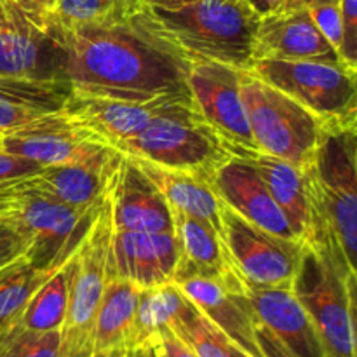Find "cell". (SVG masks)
I'll return each mask as SVG.
<instances>
[{"label": "cell", "instance_id": "1", "mask_svg": "<svg viewBox=\"0 0 357 357\" xmlns=\"http://www.w3.org/2000/svg\"><path fill=\"white\" fill-rule=\"evenodd\" d=\"M52 72L70 91L124 100L190 98L188 61L136 17L114 24L47 23Z\"/></svg>", "mask_w": 357, "mask_h": 357}, {"label": "cell", "instance_id": "2", "mask_svg": "<svg viewBox=\"0 0 357 357\" xmlns=\"http://www.w3.org/2000/svg\"><path fill=\"white\" fill-rule=\"evenodd\" d=\"M136 20L185 59L236 68L253 61L260 17L246 0H142Z\"/></svg>", "mask_w": 357, "mask_h": 357}, {"label": "cell", "instance_id": "3", "mask_svg": "<svg viewBox=\"0 0 357 357\" xmlns=\"http://www.w3.org/2000/svg\"><path fill=\"white\" fill-rule=\"evenodd\" d=\"M356 126H324L316 157L305 171L312 208V239L344 271L356 272Z\"/></svg>", "mask_w": 357, "mask_h": 357}, {"label": "cell", "instance_id": "4", "mask_svg": "<svg viewBox=\"0 0 357 357\" xmlns=\"http://www.w3.org/2000/svg\"><path fill=\"white\" fill-rule=\"evenodd\" d=\"M356 272L317 244H303L291 288L312 321L326 357H356Z\"/></svg>", "mask_w": 357, "mask_h": 357}, {"label": "cell", "instance_id": "5", "mask_svg": "<svg viewBox=\"0 0 357 357\" xmlns=\"http://www.w3.org/2000/svg\"><path fill=\"white\" fill-rule=\"evenodd\" d=\"M112 149L157 166L199 174L206 180L234 157L192 103L178 105L157 115L138 135L115 143Z\"/></svg>", "mask_w": 357, "mask_h": 357}, {"label": "cell", "instance_id": "6", "mask_svg": "<svg viewBox=\"0 0 357 357\" xmlns=\"http://www.w3.org/2000/svg\"><path fill=\"white\" fill-rule=\"evenodd\" d=\"M241 94L258 150L307 169L316 157L326 124L248 70H241Z\"/></svg>", "mask_w": 357, "mask_h": 357}, {"label": "cell", "instance_id": "7", "mask_svg": "<svg viewBox=\"0 0 357 357\" xmlns=\"http://www.w3.org/2000/svg\"><path fill=\"white\" fill-rule=\"evenodd\" d=\"M110 199H105L80 237L72 258L68 305L59 330L61 357H93L94 321L108 282L112 239Z\"/></svg>", "mask_w": 357, "mask_h": 357}, {"label": "cell", "instance_id": "8", "mask_svg": "<svg viewBox=\"0 0 357 357\" xmlns=\"http://www.w3.org/2000/svg\"><path fill=\"white\" fill-rule=\"evenodd\" d=\"M244 70L291 96L326 126H357V68L317 59H253Z\"/></svg>", "mask_w": 357, "mask_h": 357}, {"label": "cell", "instance_id": "9", "mask_svg": "<svg viewBox=\"0 0 357 357\" xmlns=\"http://www.w3.org/2000/svg\"><path fill=\"white\" fill-rule=\"evenodd\" d=\"M30 178L0 190V218L26 237L31 264L45 267L75 250L101 204L91 211L70 208Z\"/></svg>", "mask_w": 357, "mask_h": 357}, {"label": "cell", "instance_id": "10", "mask_svg": "<svg viewBox=\"0 0 357 357\" xmlns=\"http://www.w3.org/2000/svg\"><path fill=\"white\" fill-rule=\"evenodd\" d=\"M187 86L195 112L234 157L248 159L260 152L241 94V68L208 59H188Z\"/></svg>", "mask_w": 357, "mask_h": 357}, {"label": "cell", "instance_id": "11", "mask_svg": "<svg viewBox=\"0 0 357 357\" xmlns=\"http://www.w3.org/2000/svg\"><path fill=\"white\" fill-rule=\"evenodd\" d=\"M222 237L237 271L248 284H291L303 244L274 236L222 206Z\"/></svg>", "mask_w": 357, "mask_h": 357}, {"label": "cell", "instance_id": "12", "mask_svg": "<svg viewBox=\"0 0 357 357\" xmlns=\"http://www.w3.org/2000/svg\"><path fill=\"white\" fill-rule=\"evenodd\" d=\"M108 143L63 112L45 115L24 128L2 135L0 149L40 167L80 162L108 149Z\"/></svg>", "mask_w": 357, "mask_h": 357}, {"label": "cell", "instance_id": "13", "mask_svg": "<svg viewBox=\"0 0 357 357\" xmlns=\"http://www.w3.org/2000/svg\"><path fill=\"white\" fill-rule=\"evenodd\" d=\"M183 103H192V100L183 96L124 100V98L96 96V94L70 91L61 112L100 135L112 146L132 138L157 115Z\"/></svg>", "mask_w": 357, "mask_h": 357}, {"label": "cell", "instance_id": "14", "mask_svg": "<svg viewBox=\"0 0 357 357\" xmlns=\"http://www.w3.org/2000/svg\"><path fill=\"white\" fill-rule=\"evenodd\" d=\"M180 248L174 232L112 230L108 278L124 279L142 289L173 284Z\"/></svg>", "mask_w": 357, "mask_h": 357}, {"label": "cell", "instance_id": "15", "mask_svg": "<svg viewBox=\"0 0 357 357\" xmlns=\"http://www.w3.org/2000/svg\"><path fill=\"white\" fill-rule=\"evenodd\" d=\"M171 211L174 236L180 248V261L174 282L188 278H202L218 282L229 291L244 295L246 281L237 271L222 232L208 222L194 218L187 213L176 209Z\"/></svg>", "mask_w": 357, "mask_h": 357}, {"label": "cell", "instance_id": "16", "mask_svg": "<svg viewBox=\"0 0 357 357\" xmlns=\"http://www.w3.org/2000/svg\"><path fill=\"white\" fill-rule=\"evenodd\" d=\"M209 183L220 201L248 222L274 236L298 241L250 160L230 157L209 178Z\"/></svg>", "mask_w": 357, "mask_h": 357}, {"label": "cell", "instance_id": "17", "mask_svg": "<svg viewBox=\"0 0 357 357\" xmlns=\"http://www.w3.org/2000/svg\"><path fill=\"white\" fill-rule=\"evenodd\" d=\"M108 199L114 229L174 232L171 206L159 188L139 169L138 164L124 153L108 192Z\"/></svg>", "mask_w": 357, "mask_h": 357}, {"label": "cell", "instance_id": "18", "mask_svg": "<svg viewBox=\"0 0 357 357\" xmlns=\"http://www.w3.org/2000/svg\"><path fill=\"white\" fill-rule=\"evenodd\" d=\"M121 160L122 153L108 146L87 160L42 167L30 180L63 204L91 211L107 199Z\"/></svg>", "mask_w": 357, "mask_h": 357}, {"label": "cell", "instance_id": "19", "mask_svg": "<svg viewBox=\"0 0 357 357\" xmlns=\"http://www.w3.org/2000/svg\"><path fill=\"white\" fill-rule=\"evenodd\" d=\"M244 296L255 319L267 326L296 357H326L319 335L291 284L257 286L246 282Z\"/></svg>", "mask_w": 357, "mask_h": 357}, {"label": "cell", "instance_id": "20", "mask_svg": "<svg viewBox=\"0 0 357 357\" xmlns=\"http://www.w3.org/2000/svg\"><path fill=\"white\" fill-rule=\"evenodd\" d=\"M253 59H317L344 63L316 26L309 9L281 10L260 17L255 33Z\"/></svg>", "mask_w": 357, "mask_h": 357}, {"label": "cell", "instance_id": "21", "mask_svg": "<svg viewBox=\"0 0 357 357\" xmlns=\"http://www.w3.org/2000/svg\"><path fill=\"white\" fill-rule=\"evenodd\" d=\"M0 75L56 77L47 31L14 0H0Z\"/></svg>", "mask_w": 357, "mask_h": 357}, {"label": "cell", "instance_id": "22", "mask_svg": "<svg viewBox=\"0 0 357 357\" xmlns=\"http://www.w3.org/2000/svg\"><path fill=\"white\" fill-rule=\"evenodd\" d=\"M174 284L244 354L264 357L257 338V319L246 296L202 278L181 279Z\"/></svg>", "mask_w": 357, "mask_h": 357}, {"label": "cell", "instance_id": "23", "mask_svg": "<svg viewBox=\"0 0 357 357\" xmlns=\"http://www.w3.org/2000/svg\"><path fill=\"white\" fill-rule=\"evenodd\" d=\"M70 86L59 77L0 75V135L61 112Z\"/></svg>", "mask_w": 357, "mask_h": 357}, {"label": "cell", "instance_id": "24", "mask_svg": "<svg viewBox=\"0 0 357 357\" xmlns=\"http://www.w3.org/2000/svg\"><path fill=\"white\" fill-rule=\"evenodd\" d=\"M246 160L258 171L296 239L309 244L312 239V208L305 171L288 160L264 152H257Z\"/></svg>", "mask_w": 357, "mask_h": 357}, {"label": "cell", "instance_id": "25", "mask_svg": "<svg viewBox=\"0 0 357 357\" xmlns=\"http://www.w3.org/2000/svg\"><path fill=\"white\" fill-rule=\"evenodd\" d=\"M145 176L159 188L160 194L171 206V209L187 213L194 218L208 222L222 232V206L218 195L213 190L211 183L199 174L185 173V171L169 169V167L157 166L146 160L131 157Z\"/></svg>", "mask_w": 357, "mask_h": 357}, {"label": "cell", "instance_id": "26", "mask_svg": "<svg viewBox=\"0 0 357 357\" xmlns=\"http://www.w3.org/2000/svg\"><path fill=\"white\" fill-rule=\"evenodd\" d=\"M142 288L124 279L110 278L94 321V352L129 349L135 340V323Z\"/></svg>", "mask_w": 357, "mask_h": 357}, {"label": "cell", "instance_id": "27", "mask_svg": "<svg viewBox=\"0 0 357 357\" xmlns=\"http://www.w3.org/2000/svg\"><path fill=\"white\" fill-rule=\"evenodd\" d=\"M72 258L73 255L54 272L51 279H47L38 288V291L24 305L23 312H21L20 319H17V326L21 330L33 331V333L61 330V324L65 321L66 305H68Z\"/></svg>", "mask_w": 357, "mask_h": 357}, {"label": "cell", "instance_id": "28", "mask_svg": "<svg viewBox=\"0 0 357 357\" xmlns=\"http://www.w3.org/2000/svg\"><path fill=\"white\" fill-rule=\"evenodd\" d=\"M73 251L45 267H37L30 261H21L7 274H3L0 278V323H17L24 305L30 302L31 296L72 257Z\"/></svg>", "mask_w": 357, "mask_h": 357}, {"label": "cell", "instance_id": "29", "mask_svg": "<svg viewBox=\"0 0 357 357\" xmlns=\"http://www.w3.org/2000/svg\"><path fill=\"white\" fill-rule=\"evenodd\" d=\"M167 326L195 352L197 357H248L188 300Z\"/></svg>", "mask_w": 357, "mask_h": 357}, {"label": "cell", "instance_id": "30", "mask_svg": "<svg viewBox=\"0 0 357 357\" xmlns=\"http://www.w3.org/2000/svg\"><path fill=\"white\" fill-rule=\"evenodd\" d=\"M142 0H52L49 21L61 24H114L135 17Z\"/></svg>", "mask_w": 357, "mask_h": 357}, {"label": "cell", "instance_id": "31", "mask_svg": "<svg viewBox=\"0 0 357 357\" xmlns=\"http://www.w3.org/2000/svg\"><path fill=\"white\" fill-rule=\"evenodd\" d=\"M187 302L188 298L176 284L142 289L138 312H136L135 340L131 347L145 344L159 328L167 326L180 314Z\"/></svg>", "mask_w": 357, "mask_h": 357}, {"label": "cell", "instance_id": "32", "mask_svg": "<svg viewBox=\"0 0 357 357\" xmlns=\"http://www.w3.org/2000/svg\"><path fill=\"white\" fill-rule=\"evenodd\" d=\"M61 338L59 331H33L21 330L16 324L13 335L7 340L0 357H61Z\"/></svg>", "mask_w": 357, "mask_h": 357}, {"label": "cell", "instance_id": "33", "mask_svg": "<svg viewBox=\"0 0 357 357\" xmlns=\"http://www.w3.org/2000/svg\"><path fill=\"white\" fill-rule=\"evenodd\" d=\"M310 16H312L314 23L319 28L323 37L330 42L331 47L335 49L340 59L342 58V47H344V30H342V14L340 6L338 3H326V6H317L309 9ZM345 63V61H344Z\"/></svg>", "mask_w": 357, "mask_h": 357}, {"label": "cell", "instance_id": "34", "mask_svg": "<svg viewBox=\"0 0 357 357\" xmlns=\"http://www.w3.org/2000/svg\"><path fill=\"white\" fill-rule=\"evenodd\" d=\"M28 258L31 264V246L26 237L10 223L0 218V267Z\"/></svg>", "mask_w": 357, "mask_h": 357}, {"label": "cell", "instance_id": "35", "mask_svg": "<svg viewBox=\"0 0 357 357\" xmlns=\"http://www.w3.org/2000/svg\"><path fill=\"white\" fill-rule=\"evenodd\" d=\"M344 47L342 58L352 68H357V0H340Z\"/></svg>", "mask_w": 357, "mask_h": 357}, {"label": "cell", "instance_id": "36", "mask_svg": "<svg viewBox=\"0 0 357 357\" xmlns=\"http://www.w3.org/2000/svg\"><path fill=\"white\" fill-rule=\"evenodd\" d=\"M42 167L37 166V164L30 162V160L23 159V157L3 152L0 149V190L24 180V178L33 176Z\"/></svg>", "mask_w": 357, "mask_h": 357}, {"label": "cell", "instance_id": "37", "mask_svg": "<svg viewBox=\"0 0 357 357\" xmlns=\"http://www.w3.org/2000/svg\"><path fill=\"white\" fill-rule=\"evenodd\" d=\"M146 342L152 344L159 357H197L169 326L159 328Z\"/></svg>", "mask_w": 357, "mask_h": 357}, {"label": "cell", "instance_id": "38", "mask_svg": "<svg viewBox=\"0 0 357 357\" xmlns=\"http://www.w3.org/2000/svg\"><path fill=\"white\" fill-rule=\"evenodd\" d=\"M257 338L261 349V356L264 357H296L271 330H268L267 326H264V324L258 323V321Z\"/></svg>", "mask_w": 357, "mask_h": 357}, {"label": "cell", "instance_id": "39", "mask_svg": "<svg viewBox=\"0 0 357 357\" xmlns=\"http://www.w3.org/2000/svg\"><path fill=\"white\" fill-rule=\"evenodd\" d=\"M24 13L30 16V20L35 24L47 31L49 17L52 10V0H14Z\"/></svg>", "mask_w": 357, "mask_h": 357}, {"label": "cell", "instance_id": "40", "mask_svg": "<svg viewBox=\"0 0 357 357\" xmlns=\"http://www.w3.org/2000/svg\"><path fill=\"white\" fill-rule=\"evenodd\" d=\"M286 0H246L248 6L253 9V13L257 14L258 17H265L268 14L279 13L284 6Z\"/></svg>", "mask_w": 357, "mask_h": 357}, {"label": "cell", "instance_id": "41", "mask_svg": "<svg viewBox=\"0 0 357 357\" xmlns=\"http://www.w3.org/2000/svg\"><path fill=\"white\" fill-rule=\"evenodd\" d=\"M326 3H340V0H286L281 10L312 9V7L326 6ZM281 10H279V13H281Z\"/></svg>", "mask_w": 357, "mask_h": 357}, {"label": "cell", "instance_id": "42", "mask_svg": "<svg viewBox=\"0 0 357 357\" xmlns=\"http://www.w3.org/2000/svg\"><path fill=\"white\" fill-rule=\"evenodd\" d=\"M128 357H159L157 356L155 349L152 347L150 342H145V344L135 345V347L128 349Z\"/></svg>", "mask_w": 357, "mask_h": 357}, {"label": "cell", "instance_id": "43", "mask_svg": "<svg viewBox=\"0 0 357 357\" xmlns=\"http://www.w3.org/2000/svg\"><path fill=\"white\" fill-rule=\"evenodd\" d=\"M93 357H128V349L115 347V349H107V351H96L93 352Z\"/></svg>", "mask_w": 357, "mask_h": 357}, {"label": "cell", "instance_id": "44", "mask_svg": "<svg viewBox=\"0 0 357 357\" xmlns=\"http://www.w3.org/2000/svg\"><path fill=\"white\" fill-rule=\"evenodd\" d=\"M14 328H16V326H13V328H10V330H7L6 333H2V335H0V352H2V351H3V347H6L7 340H9V338H10V335H13Z\"/></svg>", "mask_w": 357, "mask_h": 357}, {"label": "cell", "instance_id": "45", "mask_svg": "<svg viewBox=\"0 0 357 357\" xmlns=\"http://www.w3.org/2000/svg\"><path fill=\"white\" fill-rule=\"evenodd\" d=\"M21 261H30V260H28V258H21V260H16V261H13V264L6 265V267H2V268H0V278H2L3 274H7V272H9L10 268H13V267H16L17 264H21Z\"/></svg>", "mask_w": 357, "mask_h": 357}, {"label": "cell", "instance_id": "46", "mask_svg": "<svg viewBox=\"0 0 357 357\" xmlns=\"http://www.w3.org/2000/svg\"><path fill=\"white\" fill-rule=\"evenodd\" d=\"M16 324H17V323H10V324H3V323H0V335L6 333L7 330H10V328L16 326Z\"/></svg>", "mask_w": 357, "mask_h": 357}, {"label": "cell", "instance_id": "47", "mask_svg": "<svg viewBox=\"0 0 357 357\" xmlns=\"http://www.w3.org/2000/svg\"><path fill=\"white\" fill-rule=\"evenodd\" d=\"M3 267H6V265H3ZM0 268H2V267H0Z\"/></svg>", "mask_w": 357, "mask_h": 357}, {"label": "cell", "instance_id": "48", "mask_svg": "<svg viewBox=\"0 0 357 357\" xmlns=\"http://www.w3.org/2000/svg\"><path fill=\"white\" fill-rule=\"evenodd\" d=\"M0 138H2V135H0Z\"/></svg>", "mask_w": 357, "mask_h": 357}]
</instances>
